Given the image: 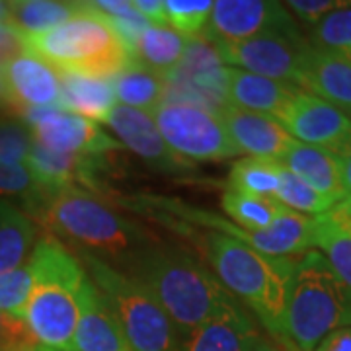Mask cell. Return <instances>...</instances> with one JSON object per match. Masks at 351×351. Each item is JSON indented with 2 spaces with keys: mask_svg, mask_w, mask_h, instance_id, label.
Returning a JSON list of instances; mask_svg holds the SVG:
<instances>
[{
  "mask_svg": "<svg viewBox=\"0 0 351 351\" xmlns=\"http://www.w3.org/2000/svg\"><path fill=\"white\" fill-rule=\"evenodd\" d=\"M92 8H96L98 12H101L108 18H115V16H123L129 14L131 10H135L131 0H86Z\"/></svg>",
  "mask_w": 351,
  "mask_h": 351,
  "instance_id": "cell-43",
  "label": "cell"
},
{
  "mask_svg": "<svg viewBox=\"0 0 351 351\" xmlns=\"http://www.w3.org/2000/svg\"><path fill=\"white\" fill-rule=\"evenodd\" d=\"M302 88L228 66L226 96L228 106L248 112L265 113L279 119Z\"/></svg>",
  "mask_w": 351,
  "mask_h": 351,
  "instance_id": "cell-20",
  "label": "cell"
},
{
  "mask_svg": "<svg viewBox=\"0 0 351 351\" xmlns=\"http://www.w3.org/2000/svg\"><path fill=\"white\" fill-rule=\"evenodd\" d=\"M151 115L166 145L188 162L240 154L219 113L186 101H162Z\"/></svg>",
  "mask_w": 351,
  "mask_h": 351,
  "instance_id": "cell-8",
  "label": "cell"
},
{
  "mask_svg": "<svg viewBox=\"0 0 351 351\" xmlns=\"http://www.w3.org/2000/svg\"><path fill=\"white\" fill-rule=\"evenodd\" d=\"M237 239L274 258L301 256L316 248V219L283 207L267 228L254 232L240 228Z\"/></svg>",
  "mask_w": 351,
  "mask_h": 351,
  "instance_id": "cell-19",
  "label": "cell"
},
{
  "mask_svg": "<svg viewBox=\"0 0 351 351\" xmlns=\"http://www.w3.org/2000/svg\"><path fill=\"white\" fill-rule=\"evenodd\" d=\"M39 351H51V350H39Z\"/></svg>",
  "mask_w": 351,
  "mask_h": 351,
  "instance_id": "cell-50",
  "label": "cell"
},
{
  "mask_svg": "<svg viewBox=\"0 0 351 351\" xmlns=\"http://www.w3.org/2000/svg\"><path fill=\"white\" fill-rule=\"evenodd\" d=\"M343 326H351L350 293L322 252H304L289 279L281 339L293 351H311Z\"/></svg>",
  "mask_w": 351,
  "mask_h": 351,
  "instance_id": "cell-4",
  "label": "cell"
},
{
  "mask_svg": "<svg viewBox=\"0 0 351 351\" xmlns=\"http://www.w3.org/2000/svg\"><path fill=\"white\" fill-rule=\"evenodd\" d=\"M106 123L112 127L117 133V137L125 143V147H129L131 151L154 168L180 172V170L191 166V162L178 156L166 145L151 113L115 104Z\"/></svg>",
  "mask_w": 351,
  "mask_h": 351,
  "instance_id": "cell-14",
  "label": "cell"
},
{
  "mask_svg": "<svg viewBox=\"0 0 351 351\" xmlns=\"http://www.w3.org/2000/svg\"><path fill=\"white\" fill-rule=\"evenodd\" d=\"M279 174H281V162L246 156L234 162L228 178V186L252 195L276 197L279 189Z\"/></svg>",
  "mask_w": 351,
  "mask_h": 351,
  "instance_id": "cell-31",
  "label": "cell"
},
{
  "mask_svg": "<svg viewBox=\"0 0 351 351\" xmlns=\"http://www.w3.org/2000/svg\"><path fill=\"white\" fill-rule=\"evenodd\" d=\"M260 339L254 320L237 301L182 336L180 351H252Z\"/></svg>",
  "mask_w": 351,
  "mask_h": 351,
  "instance_id": "cell-18",
  "label": "cell"
},
{
  "mask_svg": "<svg viewBox=\"0 0 351 351\" xmlns=\"http://www.w3.org/2000/svg\"><path fill=\"white\" fill-rule=\"evenodd\" d=\"M14 6L10 0H0V22H6V20H12Z\"/></svg>",
  "mask_w": 351,
  "mask_h": 351,
  "instance_id": "cell-46",
  "label": "cell"
},
{
  "mask_svg": "<svg viewBox=\"0 0 351 351\" xmlns=\"http://www.w3.org/2000/svg\"><path fill=\"white\" fill-rule=\"evenodd\" d=\"M131 265L133 277L160 302L180 338L239 301L209 269L180 248L147 246L133 256Z\"/></svg>",
  "mask_w": 351,
  "mask_h": 351,
  "instance_id": "cell-1",
  "label": "cell"
},
{
  "mask_svg": "<svg viewBox=\"0 0 351 351\" xmlns=\"http://www.w3.org/2000/svg\"><path fill=\"white\" fill-rule=\"evenodd\" d=\"M311 351H351V326H343L330 332L314 350Z\"/></svg>",
  "mask_w": 351,
  "mask_h": 351,
  "instance_id": "cell-41",
  "label": "cell"
},
{
  "mask_svg": "<svg viewBox=\"0 0 351 351\" xmlns=\"http://www.w3.org/2000/svg\"><path fill=\"white\" fill-rule=\"evenodd\" d=\"M61 98L59 106L66 112L82 115L90 121H104L115 106L112 78L82 75L75 71H59Z\"/></svg>",
  "mask_w": 351,
  "mask_h": 351,
  "instance_id": "cell-24",
  "label": "cell"
},
{
  "mask_svg": "<svg viewBox=\"0 0 351 351\" xmlns=\"http://www.w3.org/2000/svg\"><path fill=\"white\" fill-rule=\"evenodd\" d=\"M164 101H186L221 113L228 108V66L205 34L188 39L184 57L164 75Z\"/></svg>",
  "mask_w": 351,
  "mask_h": 351,
  "instance_id": "cell-9",
  "label": "cell"
},
{
  "mask_svg": "<svg viewBox=\"0 0 351 351\" xmlns=\"http://www.w3.org/2000/svg\"><path fill=\"white\" fill-rule=\"evenodd\" d=\"M71 351H133L110 304L90 277L80 293V314Z\"/></svg>",
  "mask_w": 351,
  "mask_h": 351,
  "instance_id": "cell-17",
  "label": "cell"
},
{
  "mask_svg": "<svg viewBox=\"0 0 351 351\" xmlns=\"http://www.w3.org/2000/svg\"><path fill=\"white\" fill-rule=\"evenodd\" d=\"M12 6H18V4H27V2H41V0H10Z\"/></svg>",
  "mask_w": 351,
  "mask_h": 351,
  "instance_id": "cell-48",
  "label": "cell"
},
{
  "mask_svg": "<svg viewBox=\"0 0 351 351\" xmlns=\"http://www.w3.org/2000/svg\"><path fill=\"white\" fill-rule=\"evenodd\" d=\"M32 145L34 137L27 127L0 119V164H24Z\"/></svg>",
  "mask_w": 351,
  "mask_h": 351,
  "instance_id": "cell-36",
  "label": "cell"
},
{
  "mask_svg": "<svg viewBox=\"0 0 351 351\" xmlns=\"http://www.w3.org/2000/svg\"><path fill=\"white\" fill-rule=\"evenodd\" d=\"M215 0H166L164 12L176 32L184 36H197L211 18Z\"/></svg>",
  "mask_w": 351,
  "mask_h": 351,
  "instance_id": "cell-34",
  "label": "cell"
},
{
  "mask_svg": "<svg viewBox=\"0 0 351 351\" xmlns=\"http://www.w3.org/2000/svg\"><path fill=\"white\" fill-rule=\"evenodd\" d=\"M201 32L213 43H237L267 32L301 34L281 0H215Z\"/></svg>",
  "mask_w": 351,
  "mask_h": 351,
  "instance_id": "cell-12",
  "label": "cell"
},
{
  "mask_svg": "<svg viewBox=\"0 0 351 351\" xmlns=\"http://www.w3.org/2000/svg\"><path fill=\"white\" fill-rule=\"evenodd\" d=\"M221 117L237 149L240 152H246L248 156L281 162V158L295 141L283 123L274 115L228 106L221 113Z\"/></svg>",
  "mask_w": 351,
  "mask_h": 351,
  "instance_id": "cell-15",
  "label": "cell"
},
{
  "mask_svg": "<svg viewBox=\"0 0 351 351\" xmlns=\"http://www.w3.org/2000/svg\"><path fill=\"white\" fill-rule=\"evenodd\" d=\"M339 158V168H341V186L346 197H351V145L341 152Z\"/></svg>",
  "mask_w": 351,
  "mask_h": 351,
  "instance_id": "cell-44",
  "label": "cell"
},
{
  "mask_svg": "<svg viewBox=\"0 0 351 351\" xmlns=\"http://www.w3.org/2000/svg\"><path fill=\"white\" fill-rule=\"evenodd\" d=\"M4 316H6V314H4V313H0V322H2V318H4Z\"/></svg>",
  "mask_w": 351,
  "mask_h": 351,
  "instance_id": "cell-49",
  "label": "cell"
},
{
  "mask_svg": "<svg viewBox=\"0 0 351 351\" xmlns=\"http://www.w3.org/2000/svg\"><path fill=\"white\" fill-rule=\"evenodd\" d=\"M276 199L297 213L322 215L330 211L336 201L328 197L324 193L316 191L313 186L302 182L299 176H295L281 164V174H279V189L276 193Z\"/></svg>",
  "mask_w": 351,
  "mask_h": 351,
  "instance_id": "cell-32",
  "label": "cell"
},
{
  "mask_svg": "<svg viewBox=\"0 0 351 351\" xmlns=\"http://www.w3.org/2000/svg\"><path fill=\"white\" fill-rule=\"evenodd\" d=\"M32 291L22 322L43 350L71 351L86 271L63 242L43 237L29 258Z\"/></svg>",
  "mask_w": 351,
  "mask_h": 351,
  "instance_id": "cell-2",
  "label": "cell"
},
{
  "mask_svg": "<svg viewBox=\"0 0 351 351\" xmlns=\"http://www.w3.org/2000/svg\"><path fill=\"white\" fill-rule=\"evenodd\" d=\"M205 254L215 277L239 297L274 336L283 334L289 279L295 260L274 258L223 232L207 234Z\"/></svg>",
  "mask_w": 351,
  "mask_h": 351,
  "instance_id": "cell-3",
  "label": "cell"
},
{
  "mask_svg": "<svg viewBox=\"0 0 351 351\" xmlns=\"http://www.w3.org/2000/svg\"><path fill=\"white\" fill-rule=\"evenodd\" d=\"M27 51L25 34L14 24V20L0 22V66L8 64L18 55Z\"/></svg>",
  "mask_w": 351,
  "mask_h": 351,
  "instance_id": "cell-39",
  "label": "cell"
},
{
  "mask_svg": "<svg viewBox=\"0 0 351 351\" xmlns=\"http://www.w3.org/2000/svg\"><path fill=\"white\" fill-rule=\"evenodd\" d=\"M135 10L141 12L152 25H166V12L164 2L166 0H131Z\"/></svg>",
  "mask_w": 351,
  "mask_h": 351,
  "instance_id": "cell-42",
  "label": "cell"
},
{
  "mask_svg": "<svg viewBox=\"0 0 351 351\" xmlns=\"http://www.w3.org/2000/svg\"><path fill=\"white\" fill-rule=\"evenodd\" d=\"M36 188L24 164H0V193H24Z\"/></svg>",
  "mask_w": 351,
  "mask_h": 351,
  "instance_id": "cell-40",
  "label": "cell"
},
{
  "mask_svg": "<svg viewBox=\"0 0 351 351\" xmlns=\"http://www.w3.org/2000/svg\"><path fill=\"white\" fill-rule=\"evenodd\" d=\"M252 351H279V350H277L274 343H269L267 339L262 338L258 343H256V346H254V350Z\"/></svg>",
  "mask_w": 351,
  "mask_h": 351,
  "instance_id": "cell-47",
  "label": "cell"
},
{
  "mask_svg": "<svg viewBox=\"0 0 351 351\" xmlns=\"http://www.w3.org/2000/svg\"><path fill=\"white\" fill-rule=\"evenodd\" d=\"M281 164L299 176L302 182L313 186L316 191L324 193L332 199L341 201L346 197L341 186V168L338 154L326 151L322 147L306 145L301 141H293Z\"/></svg>",
  "mask_w": 351,
  "mask_h": 351,
  "instance_id": "cell-23",
  "label": "cell"
},
{
  "mask_svg": "<svg viewBox=\"0 0 351 351\" xmlns=\"http://www.w3.org/2000/svg\"><path fill=\"white\" fill-rule=\"evenodd\" d=\"M0 108H10V110H14L12 98H10V92H8V84H6L2 66H0Z\"/></svg>",
  "mask_w": 351,
  "mask_h": 351,
  "instance_id": "cell-45",
  "label": "cell"
},
{
  "mask_svg": "<svg viewBox=\"0 0 351 351\" xmlns=\"http://www.w3.org/2000/svg\"><path fill=\"white\" fill-rule=\"evenodd\" d=\"M279 121L295 141L322 147L338 156L351 145L350 115L306 90L293 98Z\"/></svg>",
  "mask_w": 351,
  "mask_h": 351,
  "instance_id": "cell-13",
  "label": "cell"
},
{
  "mask_svg": "<svg viewBox=\"0 0 351 351\" xmlns=\"http://www.w3.org/2000/svg\"><path fill=\"white\" fill-rule=\"evenodd\" d=\"M20 115L29 127L34 143H39L51 151L104 158L106 152L119 149V145L108 137L94 121L66 112L59 104L45 108H25Z\"/></svg>",
  "mask_w": 351,
  "mask_h": 351,
  "instance_id": "cell-11",
  "label": "cell"
},
{
  "mask_svg": "<svg viewBox=\"0 0 351 351\" xmlns=\"http://www.w3.org/2000/svg\"><path fill=\"white\" fill-rule=\"evenodd\" d=\"M223 209L225 213L237 221L244 230H263L271 225L281 213L285 205H281L276 197H262V195H252L240 189L228 188L223 193Z\"/></svg>",
  "mask_w": 351,
  "mask_h": 351,
  "instance_id": "cell-28",
  "label": "cell"
},
{
  "mask_svg": "<svg viewBox=\"0 0 351 351\" xmlns=\"http://www.w3.org/2000/svg\"><path fill=\"white\" fill-rule=\"evenodd\" d=\"M90 279L100 289L133 351H180V334L160 302L138 279L82 252Z\"/></svg>",
  "mask_w": 351,
  "mask_h": 351,
  "instance_id": "cell-7",
  "label": "cell"
},
{
  "mask_svg": "<svg viewBox=\"0 0 351 351\" xmlns=\"http://www.w3.org/2000/svg\"><path fill=\"white\" fill-rule=\"evenodd\" d=\"M98 156L51 151L34 143L24 166L39 191L75 188V184H90Z\"/></svg>",
  "mask_w": 351,
  "mask_h": 351,
  "instance_id": "cell-21",
  "label": "cell"
},
{
  "mask_svg": "<svg viewBox=\"0 0 351 351\" xmlns=\"http://www.w3.org/2000/svg\"><path fill=\"white\" fill-rule=\"evenodd\" d=\"M41 193V221L49 230L73 240L82 252L101 260L123 262L135 256L141 242L137 228L92 193L76 188Z\"/></svg>",
  "mask_w": 351,
  "mask_h": 351,
  "instance_id": "cell-5",
  "label": "cell"
},
{
  "mask_svg": "<svg viewBox=\"0 0 351 351\" xmlns=\"http://www.w3.org/2000/svg\"><path fill=\"white\" fill-rule=\"evenodd\" d=\"M308 43L314 49L338 53L351 59V6L320 18L311 29Z\"/></svg>",
  "mask_w": 351,
  "mask_h": 351,
  "instance_id": "cell-33",
  "label": "cell"
},
{
  "mask_svg": "<svg viewBox=\"0 0 351 351\" xmlns=\"http://www.w3.org/2000/svg\"><path fill=\"white\" fill-rule=\"evenodd\" d=\"M225 64L302 88L308 39L302 34L267 32L237 43H215Z\"/></svg>",
  "mask_w": 351,
  "mask_h": 351,
  "instance_id": "cell-10",
  "label": "cell"
},
{
  "mask_svg": "<svg viewBox=\"0 0 351 351\" xmlns=\"http://www.w3.org/2000/svg\"><path fill=\"white\" fill-rule=\"evenodd\" d=\"M32 291V269L29 263L16 267L0 276V313L10 314L22 320L25 302Z\"/></svg>",
  "mask_w": 351,
  "mask_h": 351,
  "instance_id": "cell-35",
  "label": "cell"
},
{
  "mask_svg": "<svg viewBox=\"0 0 351 351\" xmlns=\"http://www.w3.org/2000/svg\"><path fill=\"white\" fill-rule=\"evenodd\" d=\"M188 39V36L176 32L174 27L151 24L143 32L131 59L164 76L184 57Z\"/></svg>",
  "mask_w": 351,
  "mask_h": 351,
  "instance_id": "cell-26",
  "label": "cell"
},
{
  "mask_svg": "<svg viewBox=\"0 0 351 351\" xmlns=\"http://www.w3.org/2000/svg\"><path fill=\"white\" fill-rule=\"evenodd\" d=\"M34 239V223L20 209L0 203V276L20 267Z\"/></svg>",
  "mask_w": 351,
  "mask_h": 351,
  "instance_id": "cell-27",
  "label": "cell"
},
{
  "mask_svg": "<svg viewBox=\"0 0 351 351\" xmlns=\"http://www.w3.org/2000/svg\"><path fill=\"white\" fill-rule=\"evenodd\" d=\"M293 14L304 22V24L314 25L320 18L326 14L351 6V0H283Z\"/></svg>",
  "mask_w": 351,
  "mask_h": 351,
  "instance_id": "cell-38",
  "label": "cell"
},
{
  "mask_svg": "<svg viewBox=\"0 0 351 351\" xmlns=\"http://www.w3.org/2000/svg\"><path fill=\"white\" fill-rule=\"evenodd\" d=\"M86 0H41L14 6L12 20L25 36L49 32L71 20L78 10L86 6Z\"/></svg>",
  "mask_w": 351,
  "mask_h": 351,
  "instance_id": "cell-30",
  "label": "cell"
},
{
  "mask_svg": "<svg viewBox=\"0 0 351 351\" xmlns=\"http://www.w3.org/2000/svg\"><path fill=\"white\" fill-rule=\"evenodd\" d=\"M110 24L115 29L117 38L121 39L123 47L129 53V57H133V53L137 49V43L143 32L151 25V22L143 16L137 10H131L129 14H123V16H115V18H108Z\"/></svg>",
  "mask_w": 351,
  "mask_h": 351,
  "instance_id": "cell-37",
  "label": "cell"
},
{
  "mask_svg": "<svg viewBox=\"0 0 351 351\" xmlns=\"http://www.w3.org/2000/svg\"><path fill=\"white\" fill-rule=\"evenodd\" d=\"M316 248H320L324 258L338 276L341 285L351 297V230L339 225L330 215H316Z\"/></svg>",
  "mask_w": 351,
  "mask_h": 351,
  "instance_id": "cell-29",
  "label": "cell"
},
{
  "mask_svg": "<svg viewBox=\"0 0 351 351\" xmlns=\"http://www.w3.org/2000/svg\"><path fill=\"white\" fill-rule=\"evenodd\" d=\"M14 110L57 106L61 98L59 71L32 51L18 55L2 66Z\"/></svg>",
  "mask_w": 351,
  "mask_h": 351,
  "instance_id": "cell-16",
  "label": "cell"
},
{
  "mask_svg": "<svg viewBox=\"0 0 351 351\" xmlns=\"http://www.w3.org/2000/svg\"><path fill=\"white\" fill-rule=\"evenodd\" d=\"M25 45L57 71L101 78H113L131 61L108 16L90 4L49 32L25 36Z\"/></svg>",
  "mask_w": 351,
  "mask_h": 351,
  "instance_id": "cell-6",
  "label": "cell"
},
{
  "mask_svg": "<svg viewBox=\"0 0 351 351\" xmlns=\"http://www.w3.org/2000/svg\"><path fill=\"white\" fill-rule=\"evenodd\" d=\"M302 90L334 104L351 117V59L308 47L304 59Z\"/></svg>",
  "mask_w": 351,
  "mask_h": 351,
  "instance_id": "cell-22",
  "label": "cell"
},
{
  "mask_svg": "<svg viewBox=\"0 0 351 351\" xmlns=\"http://www.w3.org/2000/svg\"><path fill=\"white\" fill-rule=\"evenodd\" d=\"M112 82L115 100L127 108L151 113L164 101V76L133 59L121 73L113 76Z\"/></svg>",
  "mask_w": 351,
  "mask_h": 351,
  "instance_id": "cell-25",
  "label": "cell"
},
{
  "mask_svg": "<svg viewBox=\"0 0 351 351\" xmlns=\"http://www.w3.org/2000/svg\"><path fill=\"white\" fill-rule=\"evenodd\" d=\"M350 230H351V228H350Z\"/></svg>",
  "mask_w": 351,
  "mask_h": 351,
  "instance_id": "cell-51",
  "label": "cell"
}]
</instances>
